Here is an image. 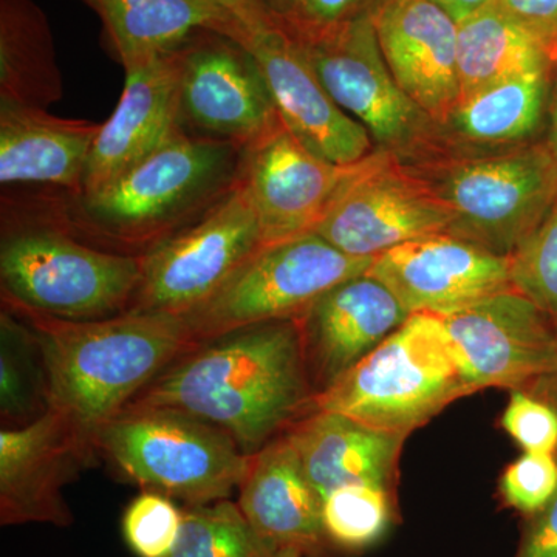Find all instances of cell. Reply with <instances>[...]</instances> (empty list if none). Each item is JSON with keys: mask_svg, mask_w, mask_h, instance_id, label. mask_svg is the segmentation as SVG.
<instances>
[{"mask_svg": "<svg viewBox=\"0 0 557 557\" xmlns=\"http://www.w3.org/2000/svg\"><path fill=\"white\" fill-rule=\"evenodd\" d=\"M127 406L189 413L228 432L245 456H255L314 410L298 319L249 325L200 344Z\"/></svg>", "mask_w": 557, "mask_h": 557, "instance_id": "cell-1", "label": "cell"}, {"mask_svg": "<svg viewBox=\"0 0 557 557\" xmlns=\"http://www.w3.org/2000/svg\"><path fill=\"white\" fill-rule=\"evenodd\" d=\"M30 325L42 350L49 410L98 456V432L172 362L199 347L183 317L127 313L67 321L2 306Z\"/></svg>", "mask_w": 557, "mask_h": 557, "instance_id": "cell-2", "label": "cell"}, {"mask_svg": "<svg viewBox=\"0 0 557 557\" xmlns=\"http://www.w3.org/2000/svg\"><path fill=\"white\" fill-rule=\"evenodd\" d=\"M242 152L185 132L98 193H61L27 207L91 247L139 258L233 190Z\"/></svg>", "mask_w": 557, "mask_h": 557, "instance_id": "cell-3", "label": "cell"}, {"mask_svg": "<svg viewBox=\"0 0 557 557\" xmlns=\"http://www.w3.org/2000/svg\"><path fill=\"white\" fill-rule=\"evenodd\" d=\"M10 203V201H9ZM3 207L0 242L2 306L97 321L129 311L141 262L91 247L30 207Z\"/></svg>", "mask_w": 557, "mask_h": 557, "instance_id": "cell-4", "label": "cell"}, {"mask_svg": "<svg viewBox=\"0 0 557 557\" xmlns=\"http://www.w3.org/2000/svg\"><path fill=\"white\" fill-rule=\"evenodd\" d=\"M442 317L412 313L338 383L314 398V410L343 413L409 437L457 399L474 394Z\"/></svg>", "mask_w": 557, "mask_h": 557, "instance_id": "cell-5", "label": "cell"}, {"mask_svg": "<svg viewBox=\"0 0 557 557\" xmlns=\"http://www.w3.org/2000/svg\"><path fill=\"white\" fill-rule=\"evenodd\" d=\"M95 446L143 491L186 507L233 496L251 461L228 432L166 408L127 406L98 432Z\"/></svg>", "mask_w": 557, "mask_h": 557, "instance_id": "cell-6", "label": "cell"}, {"mask_svg": "<svg viewBox=\"0 0 557 557\" xmlns=\"http://www.w3.org/2000/svg\"><path fill=\"white\" fill-rule=\"evenodd\" d=\"M373 259L344 255L317 233L267 245L183 318L199 344L249 325L299 318L329 289L368 273Z\"/></svg>", "mask_w": 557, "mask_h": 557, "instance_id": "cell-7", "label": "cell"}, {"mask_svg": "<svg viewBox=\"0 0 557 557\" xmlns=\"http://www.w3.org/2000/svg\"><path fill=\"white\" fill-rule=\"evenodd\" d=\"M432 186L453 215L449 234L511 258L557 201V143L463 161Z\"/></svg>", "mask_w": 557, "mask_h": 557, "instance_id": "cell-8", "label": "cell"}, {"mask_svg": "<svg viewBox=\"0 0 557 557\" xmlns=\"http://www.w3.org/2000/svg\"><path fill=\"white\" fill-rule=\"evenodd\" d=\"M263 247L258 214L237 178L200 219L139 256L141 274L129 311L186 317Z\"/></svg>", "mask_w": 557, "mask_h": 557, "instance_id": "cell-9", "label": "cell"}, {"mask_svg": "<svg viewBox=\"0 0 557 557\" xmlns=\"http://www.w3.org/2000/svg\"><path fill=\"white\" fill-rule=\"evenodd\" d=\"M453 215L434 186L406 174L395 153L359 161L314 230L344 255L373 259L388 249L448 233Z\"/></svg>", "mask_w": 557, "mask_h": 557, "instance_id": "cell-10", "label": "cell"}, {"mask_svg": "<svg viewBox=\"0 0 557 557\" xmlns=\"http://www.w3.org/2000/svg\"><path fill=\"white\" fill-rule=\"evenodd\" d=\"M177 58L186 134L244 150L281 123L258 62L233 36L197 32Z\"/></svg>", "mask_w": 557, "mask_h": 557, "instance_id": "cell-11", "label": "cell"}, {"mask_svg": "<svg viewBox=\"0 0 557 557\" xmlns=\"http://www.w3.org/2000/svg\"><path fill=\"white\" fill-rule=\"evenodd\" d=\"M296 42L333 101L381 149L395 153L428 135L434 121L398 86L370 14Z\"/></svg>", "mask_w": 557, "mask_h": 557, "instance_id": "cell-12", "label": "cell"}, {"mask_svg": "<svg viewBox=\"0 0 557 557\" xmlns=\"http://www.w3.org/2000/svg\"><path fill=\"white\" fill-rule=\"evenodd\" d=\"M474 391L523 388L557 369V319L515 288L442 317Z\"/></svg>", "mask_w": 557, "mask_h": 557, "instance_id": "cell-13", "label": "cell"}, {"mask_svg": "<svg viewBox=\"0 0 557 557\" xmlns=\"http://www.w3.org/2000/svg\"><path fill=\"white\" fill-rule=\"evenodd\" d=\"M237 40L258 62L282 124L307 149L341 166L373 152L369 132L333 101L299 44L274 20L245 28Z\"/></svg>", "mask_w": 557, "mask_h": 557, "instance_id": "cell-14", "label": "cell"}, {"mask_svg": "<svg viewBox=\"0 0 557 557\" xmlns=\"http://www.w3.org/2000/svg\"><path fill=\"white\" fill-rule=\"evenodd\" d=\"M355 166L321 159L282 121L244 149L239 182L258 214L263 245L314 233Z\"/></svg>", "mask_w": 557, "mask_h": 557, "instance_id": "cell-15", "label": "cell"}, {"mask_svg": "<svg viewBox=\"0 0 557 557\" xmlns=\"http://www.w3.org/2000/svg\"><path fill=\"white\" fill-rule=\"evenodd\" d=\"M368 274L383 282L410 314L446 317L511 288L507 256L449 233L388 249L373 259Z\"/></svg>", "mask_w": 557, "mask_h": 557, "instance_id": "cell-16", "label": "cell"}, {"mask_svg": "<svg viewBox=\"0 0 557 557\" xmlns=\"http://www.w3.org/2000/svg\"><path fill=\"white\" fill-rule=\"evenodd\" d=\"M97 454L84 445L60 413L49 410L27 426L0 431V522L2 525H72L67 486Z\"/></svg>", "mask_w": 557, "mask_h": 557, "instance_id": "cell-17", "label": "cell"}, {"mask_svg": "<svg viewBox=\"0 0 557 557\" xmlns=\"http://www.w3.org/2000/svg\"><path fill=\"white\" fill-rule=\"evenodd\" d=\"M410 317L397 296L370 274L348 278L298 319L314 398L338 383Z\"/></svg>", "mask_w": 557, "mask_h": 557, "instance_id": "cell-18", "label": "cell"}, {"mask_svg": "<svg viewBox=\"0 0 557 557\" xmlns=\"http://www.w3.org/2000/svg\"><path fill=\"white\" fill-rule=\"evenodd\" d=\"M398 86L437 124L460 102L458 24L431 0H381L370 13Z\"/></svg>", "mask_w": 557, "mask_h": 557, "instance_id": "cell-19", "label": "cell"}, {"mask_svg": "<svg viewBox=\"0 0 557 557\" xmlns=\"http://www.w3.org/2000/svg\"><path fill=\"white\" fill-rule=\"evenodd\" d=\"M124 72L123 94L95 139L79 196L104 189L185 134L180 121L177 51Z\"/></svg>", "mask_w": 557, "mask_h": 557, "instance_id": "cell-20", "label": "cell"}, {"mask_svg": "<svg viewBox=\"0 0 557 557\" xmlns=\"http://www.w3.org/2000/svg\"><path fill=\"white\" fill-rule=\"evenodd\" d=\"M237 505L274 548H296L309 557L327 552L322 498L285 432L251 456Z\"/></svg>", "mask_w": 557, "mask_h": 557, "instance_id": "cell-21", "label": "cell"}, {"mask_svg": "<svg viewBox=\"0 0 557 557\" xmlns=\"http://www.w3.org/2000/svg\"><path fill=\"white\" fill-rule=\"evenodd\" d=\"M285 434L322 500L344 486L368 485L394 493L405 435L392 434L343 413L313 410Z\"/></svg>", "mask_w": 557, "mask_h": 557, "instance_id": "cell-22", "label": "cell"}, {"mask_svg": "<svg viewBox=\"0 0 557 557\" xmlns=\"http://www.w3.org/2000/svg\"><path fill=\"white\" fill-rule=\"evenodd\" d=\"M102 123L0 102V183L40 185L79 196Z\"/></svg>", "mask_w": 557, "mask_h": 557, "instance_id": "cell-23", "label": "cell"}, {"mask_svg": "<svg viewBox=\"0 0 557 557\" xmlns=\"http://www.w3.org/2000/svg\"><path fill=\"white\" fill-rule=\"evenodd\" d=\"M101 20L110 49L124 70L177 51L197 32L239 39L249 25L205 0H81Z\"/></svg>", "mask_w": 557, "mask_h": 557, "instance_id": "cell-24", "label": "cell"}, {"mask_svg": "<svg viewBox=\"0 0 557 557\" xmlns=\"http://www.w3.org/2000/svg\"><path fill=\"white\" fill-rule=\"evenodd\" d=\"M62 75L46 11L35 0H0V102L47 109Z\"/></svg>", "mask_w": 557, "mask_h": 557, "instance_id": "cell-25", "label": "cell"}, {"mask_svg": "<svg viewBox=\"0 0 557 557\" xmlns=\"http://www.w3.org/2000/svg\"><path fill=\"white\" fill-rule=\"evenodd\" d=\"M460 100L494 84L533 72H549L547 47L516 24L496 2L458 22Z\"/></svg>", "mask_w": 557, "mask_h": 557, "instance_id": "cell-26", "label": "cell"}, {"mask_svg": "<svg viewBox=\"0 0 557 557\" xmlns=\"http://www.w3.org/2000/svg\"><path fill=\"white\" fill-rule=\"evenodd\" d=\"M548 75L527 73L461 98L446 124L468 141L482 145L523 141L541 126Z\"/></svg>", "mask_w": 557, "mask_h": 557, "instance_id": "cell-27", "label": "cell"}, {"mask_svg": "<svg viewBox=\"0 0 557 557\" xmlns=\"http://www.w3.org/2000/svg\"><path fill=\"white\" fill-rule=\"evenodd\" d=\"M49 412L46 362L27 322L3 309L0 317V413L22 428Z\"/></svg>", "mask_w": 557, "mask_h": 557, "instance_id": "cell-28", "label": "cell"}, {"mask_svg": "<svg viewBox=\"0 0 557 557\" xmlns=\"http://www.w3.org/2000/svg\"><path fill=\"white\" fill-rule=\"evenodd\" d=\"M182 512L177 544L168 557H274L277 553L230 498L185 507Z\"/></svg>", "mask_w": 557, "mask_h": 557, "instance_id": "cell-29", "label": "cell"}, {"mask_svg": "<svg viewBox=\"0 0 557 557\" xmlns=\"http://www.w3.org/2000/svg\"><path fill=\"white\" fill-rule=\"evenodd\" d=\"M394 516V493L384 487L344 486L322 500L325 536L330 545L347 552L379 544L391 530Z\"/></svg>", "mask_w": 557, "mask_h": 557, "instance_id": "cell-30", "label": "cell"}, {"mask_svg": "<svg viewBox=\"0 0 557 557\" xmlns=\"http://www.w3.org/2000/svg\"><path fill=\"white\" fill-rule=\"evenodd\" d=\"M509 260L511 287L557 319V201Z\"/></svg>", "mask_w": 557, "mask_h": 557, "instance_id": "cell-31", "label": "cell"}, {"mask_svg": "<svg viewBox=\"0 0 557 557\" xmlns=\"http://www.w3.org/2000/svg\"><path fill=\"white\" fill-rule=\"evenodd\" d=\"M182 518L172 498L143 491L124 511V539L139 557H168L177 544Z\"/></svg>", "mask_w": 557, "mask_h": 557, "instance_id": "cell-32", "label": "cell"}, {"mask_svg": "<svg viewBox=\"0 0 557 557\" xmlns=\"http://www.w3.org/2000/svg\"><path fill=\"white\" fill-rule=\"evenodd\" d=\"M505 504L527 518L542 511L557 494L556 454L523 453L500 478Z\"/></svg>", "mask_w": 557, "mask_h": 557, "instance_id": "cell-33", "label": "cell"}, {"mask_svg": "<svg viewBox=\"0 0 557 557\" xmlns=\"http://www.w3.org/2000/svg\"><path fill=\"white\" fill-rule=\"evenodd\" d=\"M502 428L523 453L557 456V412L523 388H512Z\"/></svg>", "mask_w": 557, "mask_h": 557, "instance_id": "cell-34", "label": "cell"}, {"mask_svg": "<svg viewBox=\"0 0 557 557\" xmlns=\"http://www.w3.org/2000/svg\"><path fill=\"white\" fill-rule=\"evenodd\" d=\"M381 0H293L274 22L295 40L317 38L347 22L368 16Z\"/></svg>", "mask_w": 557, "mask_h": 557, "instance_id": "cell-35", "label": "cell"}, {"mask_svg": "<svg viewBox=\"0 0 557 557\" xmlns=\"http://www.w3.org/2000/svg\"><path fill=\"white\" fill-rule=\"evenodd\" d=\"M516 24L541 40L553 62L557 53V0H494Z\"/></svg>", "mask_w": 557, "mask_h": 557, "instance_id": "cell-36", "label": "cell"}, {"mask_svg": "<svg viewBox=\"0 0 557 557\" xmlns=\"http://www.w3.org/2000/svg\"><path fill=\"white\" fill-rule=\"evenodd\" d=\"M516 557H557V494L547 507L528 518Z\"/></svg>", "mask_w": 557, "mask_h": 557, "instance_id": "cell-37", "label": "cell"}, {"mask_svg": "<svg viewBox=\"0 0 557 557\" xmlns=\"http://www.w3.org/2000/svg\"><path fill=\"white\" fill-rule=\"evenodd\" d=\"M205 2L214 3V5L222 7V9L231 11L236 14L239 20L244 21L249 27L263 24L273 20L263 7L260 5L258 0H205Z\"/></svg>", "mask_w": 557, "mask_h": 557, "instance_id": "cell-38", "label": "cell"}, {"mask_svg": "<svg viewBox=\"0 0 557 557\" xmlns=\"http://www.w3.org/2000/svg\"><path fill=\"white\" fill-rule=\"evenodd\" d=\"M431 2L446 11L458 24V22L468 20L469 16L478 13L493 0H431Z\"/></svg>", "mask_w": 557, "mask_h": 557, "instance_id": "cell-39", "label": "cell"}, {"mask_svg": "<svg viewBox=\"0 0 557 557\" xmlns=\"http://www.w3.org/2000/svg\"><path fill=\"white\" fill-rule=\"evenodd\" d=\"M528 394L541 398L542 401L548 403L557 412V369L541 379L534 380L533 383L523 387Z\"/></svg>", "mask_w": 557, "mask_h": 557, "instance_id": "cell-40", "label": "cell"}, {"mask_svg": "<svg viewBox=\"0 0 557 557\" xmlns=\"http://www.w3.org/2000/svg\"><path fill=\"white\" fill-rule=\"evenodd\" d=\"M258 2L273 20H276V17H281L289 9L293 0H258Z\"/></svg>", "mask_w": 557, "mask_h": 557, "instance_id": "cell-41", "label": "cell"}, {"mask_svg": "<svg viewBox=\"0 0 557 557\" xmlns=\"http://www.w3.org/2000/svg\"><path fill=\"white\" fill-rule=\"evenodd\" d=\"M555 65H556V95H555V109H553V127H552V138L553 141L557 143V53L555 57Z\"/></svg>", "mask_w": 557, "mask_h": 557, "instance_id": "cell-42", "label": "cell"}, {"mask_svg": "<svg viewBox=\"0 0 557 557\" xmlns=\"http://www.w3.org/2000/svg\"><path fill=\"white\" fill-rule=\"evenodd\" d=\"M274 557H306L299 549L296 548H281L277 549L276 555Z\"/></svg>", "mask_w": 557, "mask_h": 557, "instance_id": "cell-43", "label": "cell"}]
</instances>
